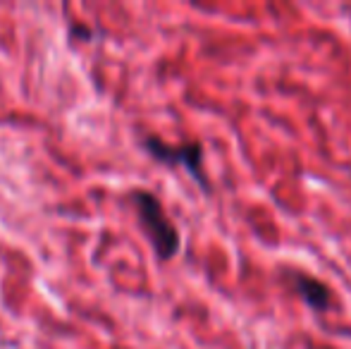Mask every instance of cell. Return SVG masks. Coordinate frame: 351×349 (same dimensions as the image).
<instances>
[{
    "mask_svg": "<svg viewBox=\"0 0 351 349\" xmlns=\"http://www.w3.org/2000/svg\"><path fill=\"white\" fill-rule=\"evenodd\" d=\"M282 280H285L287 287H289L306 306L313 309L315 313L332 311L335 304H337V297H335V292L330 289V285L323 282L320 278H315V275L306 273V270L285 268L282 270Z\"/></svg>",
    "mask_w": 351,
    "mask_h": 349,
    "instance_id": "cell-3",
    "label": "cell"
},
{
    "mask_svg": "<svg viewBox=\"0 0 351 349\" xmlns=\"http://www.w3.org/2000/svg\"><path fill=\"white\" fill-rule=\"evenodd\" d=\"M132 201H134L141 228L146 232V237L151 239L158 258L160 261L175 258L180 254L182 237H180V230L175 228V223L167 218L160 199L156 194H151V191L139 189V191H132Z\"/></svg>",
    "mask_w": 351,
    "mask_h": 349,
    "instance_id": "cell-1",
    "label": "cell"
},
{
    "mask_svg": "<svg viewBox=\"0 0 351 349\" xmlns=\"http://www.w3.org/2000/svg\"><path fill=\"white\" fill-rule=\"evenodd\" d=\"M146 151L156 160L170 168H184L186 173L199 182L201 189L210 191V182L204 173V144L201 141H182V144H167L158 136H146L143 139Z\"/></svg>",
    "mask_w": 351,
    "mask_h": 349,
    "instance_id": "cell-2",
    "label": "cell"
}]
</instances>
